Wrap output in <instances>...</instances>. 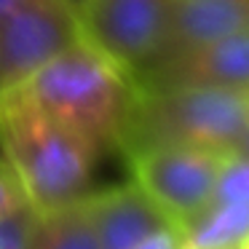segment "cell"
Segmentation results:
<instances>
[{
    "instance_id": "ba28073f",
    "label": "cell",
    "mask_w": 249,
    "mask_h": 249,
    "mask_svg": "<svg viewBox=\"0 0 249 249\" xmlns=\"http://www.w3.org/2000/svg\"><path fill=\"white\" fill-rule=\"evenodd\" d=\"M86 206L102 249H131L153 231L174 222L134 179L89 190Z\"/></svg>"
},
{
    "instance_id": "7a4b0ae2",
    "label": "cell",
    "mask_w": 249,
    "mask_h": 249,
    "mask_svg": "<svg viewBox=\"0 0 249 249\" xmlns=\"http://www.w3.org/2000/svg\"><path fill=\"white\" fill-rule=\"evenodd\" d=\"M0 156L33 209L67 204L91 190L97 150L11 89L0 94Z\"/></svg>"
},
{
    "instance_id": "e0dca14e",
    "label": "cell",
    "mask_w": 249,
    "mask_h": 249,
    "mask_svg": "<svg viewBox=\"0 0 249 249\" xmlns=\"http://www.w3.org/2000/svg\"><path fill=\"white\" fill-rule=\"evenodd\" d=\"M24 0H0V19H6L8 14L14 11V8H19Z\"/></svg>"
},
{
    "instance_id": "8992f818",
    "label": "cell",
    "mask_w": 249,
    "mask_h": 249,
    "mask_svg": "<svg viewBox=\"0 0 249 249\" xmlns=\"http://www.w3.org/2000/svg\"><path fill=\"white\" fill-rule=\"evenodd\" d=\"M78 38L81 22L62 0H24L0 19V94L24 83Z\"/></svg>"
},
{
    "instance_id": "9c48e42d",
    "label": "cell",
    "mask_w": 249,
    "mask_h": 249,
    "mask_svg": "<svg viewBox=\"0 0 249 249\" xmlns=\"http://www.w3.org/2000/svg\"><path fill=\"white\" fill-rule=\"evenodd\" d=\"M241 33H249V0H169L166 35L156 59Z\"/></svg>"
},
{
    "instance_id": "3957f363",
    "label": "cell",
    "mask_w": 249,
    "mask_h": 249,
    "mask_svg": "<svg viewBox=\"0 0 249 249\" xmlns=\"http://www.w3.org/2000/svg\"><path fill=\"white\" fill-rule=\"evenodd\" d=\"M247 121L249 91L137 86L118 153L156 145L233 150Z\"/></svg>"
},
{
    "instance_id": "4fadbf2b",
    "label": "cell",
    "mask_w": 249,
    "mask_h": 249,
    "mask_svg": "<svg viewBox=\"0 0 249 249\" xmlns=\"http://www.w3.org/2000/svg\"><path fill=\"white\" fill-rule=\"evenodd\" d=\"M33 217H35L33 206H24L14 214L0 217V249H24Z\"/></svg>"
},
{
    "instance_id": "9a60e30c",
    "label": "cell",
    "mask_w": 249,
    "mask_h": 249,
    "mask_svg": "<svg viewBox=\"0 0 249 249\" xmlns=\"http://www.w3.org/2000/svg\"><path fill=\"white\" fill-rule=\"evenodd\" d=\"M182 247H185L182 225H179V222H169V225L153 231L150 236H145L131 249H182Z\"/></svg>"
},
{
    "instance_id": "30bf717a",
    "label": "cell",
    "mask_w": 249,
    "mask_h": 249,
    "mask_svg": "<svg viewBox=\"0 0 249 249\" xmlns=\"http://www.w3.org/2000/svg\"><path fill=\"white\" fill-rule=\"evenodd\" d=\"M24 249H102L89 217L86 196L49 209H35Z\"/></svg>"
},
{
    "instance_id": "2e32d148",
    "label": "cell",
    "mask_w": 249,
    "mask_h": 249,
    "mask_svg": "<svg viewBox=\"0 0 249 249\" xmlns=\"http://www.w3.org/2000/svg\"><path fill=\"white\" fill-rule=\"evenodd\" d=\"M233 153H238V156H247V158H249V121H247V126H244L241 137L236 140V145H233Z\"/></svg>"
},
{
    "instance_id": "ffe728a7",
    "label": "cell",
    "mask_w": 249,
    "mask_h": 249,
    "mask_svg": "<svg viewBox=\"0 0 249 249\" xmlns=\"http://www.w3.org/2000/svg\"><path fill=\"white\" fill-rule=\"evenodd\" d=\"M182 249H193V247H182Z\"/></svg>"
},
{
    "instance_id": "6da1fadb",
    "label": "cell",
    "mask_w": 249,
    "mask_h": 249,
    "mask_svg": "<svg viewBox=\"0 0 249 249\" xmlns=\"http://www.w3.org/2000/svg\"><path fill=\"white\" fill-rule=\"evenodd\" d=\"M17 91L105 156L121 147L137 83L86 38H78Z\"/></svg>"
},
{
    "instance_id": "5bb4252c",
    "label": "cell",
    "mask_w": 249,
    "mask_h": 249,
    "mask_svg": "<svg viewBox=\"0 0 249 249\" xmlns=\"http://www.w3.org/2000/svg\"><path fill=\"white\" fill-rule=\"evenodd\" d=\"M24 206H30V204L24 198L22 185H19L17 174L11 172V166L0 156V217L14 214V212L24 209Z\"/></svg>"
},
{
    "instance_id": "5b68a950",
    "label": "cell",
    "mask_w": 249,
    "mask_h": 249,
    "mask_svg": "<svg viewBox=\"0 0 249 249\" xmlns=\"http://www.w3.org/2000/svg\"><path fill=\"white\" fill-rule=\"evenodd\" d=\"M169 0H86L78 14L83 38L137 78L158 56Z\"/></svg>"
},
{
    "instance_id": "d6986e66",
    "label": "cell",
    "mask_w": 249,
    "mask_h": 249,
    "mask_svg": "<svg viewBox=\"0 0 249 249\" xmlns=\"http://www.w3.org/2000/svg\"><path fill=\"white\" fill-rule=\"evenodd\" d=\"M236 249H249V233L241 238V241H238V247H236Z\"/></svg>"
},
{
    "instance_id": "277c9868",
    "label": "cell",
    "mask_w": 249,
    "mask_h": 249,
    "mask_svg": "<svg viewBox=\"0 0 249 249\" xmlns=\"http://www.w3.org/2000/svg\"><path fill=\"white\" fill-rule=\"evenodd\" d=\"M231 150L190 145H156L126 153L131 179L182 225L209 201Z\"/></svg>"
},
{
    "instance_id": "52a82bcc",
    "label": "cell",
    "mask_w": 249,
    "mask_h": 249,
    "mask_svg": "<svg viewBox=\"0 0 249 249\" xmlns=\"http://www.w3.org/2000/svg\"><path fill=\"white\" fill-rule=\"evenodd\" d=\"M140 89H231L249 91V33L188 46L150 62L134 78Z\"/></svg>"
},
{
    "instance_id": "ac0fdd59",
    "label": "cell",
    "mask_w": 249,
    "mask_h": 249,
    "mask_svg": "<svg viewBox=\"0 0 249 249\" xmlns=\"http://www.w3.org/2000/svg\"><path fill=\"white\" fill-rule=\"evenodd\" d=\"M62 3H65V6H67V8H70V11H72V14H75V17H78L86 0H62Z\"/></svg>"
},
{
    "instance_id": "8fae6325",
    "label": "cell",
    "mask_w": 249,
    "mask_h": 249,
    "mask_svg": "<svg viewBox=\"0 0 249 249\" xmlns=\"http://www.w3.org/2000/svg\"><path fill=\"white\" fill-rule=\"evenodd\" d=\"M185 247L236 249L249 233V206L233 201H206L190 220L182 222Z\"/></svg>"
},
{
    "instance_id": "7c38bea8",
    "label": "cell",
    "mask_w": 249,
    "mask_h": 249,
    "mask_svg": "<svg viewBox=\"0 0 249 249\" xmlns=\"http://www.w3.org/2000/svg\"><path fill=\"white\" fill-rule=\"evenodd\" d=\"M209 201H233V204L249 206V158L247 156H238L233 150L225 156Z\"/></svg>"
}]
</instances>
